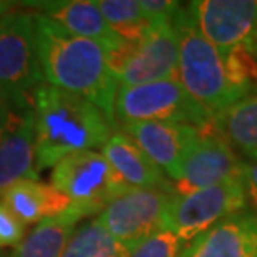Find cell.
I'll return each instance as SVG.
<instances>
[{
    "label": "cell",
    "mask_w": 257,
    "mask_h": 257,
    "mask_svg": "<svg viewBox=\"0 0 257 257\" xmlns=\"http://www.w3.org/2000/svg\"><path fill=\"white\" fill-rule=\"evenodd\" d=\"M34 24L44 82L89 100L117 124L114 102L119 80L109 65L107 49L69 34L44 15H34Z\"/></svg>",
    "instance_id": "cell-1"
},
{
    "label": "cell",
    "mask_w": 257,
    "mask_h": 257,
    "mask_svg": "<svg viewBox=\"0 0 257 257\" xmlns=\"http://www.w3.org/2000/svg\"><path fill=\"white\" fill-rule=\"evenodd\" d=\"M30 107L37 172L54 167L69 154L102 149L115 127L89 100L47 82L34 89Z\"/></svg>",
    "instance_id": "cell-2"
},
{
    "label": "cell",
    "mask_w": 257,
    "mask_h": 257,
    "mask_svg": "<svg viewBox=\"0 0 257 257\" xmlns=\"http://www.w3.org/2000/svg\"><path fill=\"white\" fill-rule=\"evenodd\" d=\"M179 32L177 80L192 99L215 117L247 97L230 82L224 59L189 22L186 7L174 19Z\"/></svg>",
    "instance_id": "cell-3"
},
{
    "label": "cell",
    "mask_w": 257,
    "mask_h": 257,
    "mask_svg": "<svg viewBox=\"0 0 257 257\" xmlns=\"http://www.w3.org/2000/svg\"><path fill=\"white\" fill-rule=\"evenodd\" d=\"M115 122H179L205 131L214 117L197 104L177 79L119 87L114 102Z\"/></svg>",
    "instance_id": "cell-4"
},
{
    "label": "cell",
    "mask_w": 257,
    "mask_h": 257,
    "mask_svg": "<svg viewBox=\"0 0 257 257\" xmlns=\"http://www.w3.org/2000/svg\"><path fill=\"white\" fill-rule=\"evenodd\" d=\"M44 82L34 15L14 12L0 17V90L15 109L30 107L34 89Z\"/></svg>",
    "instance_id": "cell-5"
},
{
    "label": "cell",
    "mask_w": 257,
    "mask_h": 257,
    "mask_svg": "<svg viewBox=\"0 0 257 257\" xmlns=\"http://www.w3.org/2000/svg\"><path fill=\"white\" fill-rule=\"evenodd\" d=\"M112 72L119 87H134L151 82L177 79L179 32L174 20L154 22L141 42H122L107 50Z\"/></svg>",
    "instance_id": "cell-6"
},
{
    "label": "cell",
    "mask_w": 257,
    "mask_h": 257,
    "mask_svg": "<svg viewBox=\"0 0 257 257\" xmlns=\"http://www.w3.org/2000/svg\"><path fill=\"white\" fill-rule=\"evenodd\" d=\"M52 186L72 202L80 217L102 212L127 186L100 152L82 151L65 156L54 166Z\"/></svg>",
    "instance_id": "cell-7"
},
{
    "label": "cell",
    "mask_w": 257,
    "mask_h": 257,
    "mask_svg": "<svg viewBox=\"0 0 257 257\" xmlns=\"http://www.w3.org/2000/svg\"><path fill=\"white\" fill-rule=\"evenodd\" d=\"M245 205L247 186L244 179L227 181L184 195H174L164 229L171 230L187 244L220 220L242 212Z\"/></svg>",
    "instance_id": "cell-8"
},
{
    "label": "cell",
    "mask_w": 257,
    "mask_h": 257,
    "mask_svg": "<svg viewBox=\"0 0 257 257\" xmlns=\"http://www.w3.org/2000/svg\"><path fill=\"white\" fill-rule=\"evenodd\" d=\"M172 189H132L115 195L95 220L127 247L166 227Z\"/></svg>",
    "instance_id": "cell-9"
},
{
    "label": "cell",
    "mask_w": 257,
    "mask_h": 257,
    "mask_svg": "<svg viewBox=\"0 0 257 257\" xmlns=\"http://www.w3.org/2000/svg\"><path fill=\"white\" fill-rule=\"evenodd\" d=\"M186 15L220 57L249 40L257 30L254 0H195L186 7Z\"/></svg>",
    "instance_id": "cell-10"
},
{
    "label": "cell",
    "mask_w": 257,
    "mask_h": 257,
    "mask_svg": "<svg viewBox=\"0 0 257 257\" xmlns=\"http://www.w3.org/2000/svg\"><path fill=\"white\" fill-rule=\"evenodd\" d=\"M244 179V162L212 125L202 131V137L184 159L177 177L171 182L176 195Z\"/></svg>",
    "instance_id": "cell-11"
},
{
    "label": "cell",
    "mask_w": 257,
    "mask_h": 257,
    "mask_svg": "<svg viewBox=\"0 0 257 257\" xmlns=\"http://www.w3.org/2000/svg\"><path fill=\"white\" fill-rule=\"evenodd\" d=\"M120 127L172 181L177 177L184 159L202 137L199 127L179 122H125Z\"/></svg>",
    "instance_id": "cell-12"
},
{
    "label": "cell",
    "mask_w": 257,
    "mask_h": 257,
    "mask_svg": "<svg viewBox=\"0 0 257 257\" xmlns=\"http://www.w3.org/2000/svg\"><path fill=\"white\" fill-rule=\"evenodd\" d=\"M37 181L32 107H12L0 125V195L20 181Z\"/></svg>",
    "instance_id": "cell-13"
},
{
    "label": "cell",
    "mask_w": 257,
    "mask_h": 257,
    "mask_svg": "<svg viewBox=\"0 0 257 257\" xmlns=\"http://www.w3.org/2000/svg\"><path fill=\"white\" fill-rule=\"evenodd\" d=\"M179 257H257V215L239 212L197 235Z\"/></svg>",
    "instance_id": "cell-14"
},
{
    "label": "cell",
    "mask_w": 257,
    "mask_h": 257,
    "mask_svg": "<svg viewBox=\"0 0 257 257\" xmlns=\"http://www.w3.org/2000/svg\"><path fill=\"white\" fill-rule=\"evenodd\" d=\"M100 154L127 187L172 189V184L167 181L161 169L122 131L110 134Z\"/></svg>",
    "instance_id": "cell-15"
},
{
    "label": "cell",
    "mask_w": 257,
    "mask_h": 257,
    "mask_svg": "<svg viewBox=\"0 0 257 257\" xmlns=\"http://www.w3.org/2000/svg\"><path fill=\"white\" fill-rule=\"evenodd\" d=\"M37 9L69 34L95 40L107 50L124 42L102 17L95 0H54L37 4Z\"/></svg>",
    "instance_id": "cell-16"
},
{
    "label": "cell",
    "mask_w": 257,
    "mask_h": 257,
    "mask_svg": "<svg viewBox=\"0 0 257 257\" xmlns=\"http://www.w3.org/2000/svg\"><path fill=\"white\" fill-rule=\"evenodd\" d=\"M2 202L12 210L24 225L39 224L40 220L64 214L72 202L52 184L37 181H20L2 194Z\"/></svg>",
    "instance_id": "cell-17"
},
{
    "label": "cell",
    "mask_w": 257,
    "mask_h": 257,
    "mask_svg": "<svg viewBox=\"0 0 257 257\" xmlns=\"http://www.w3.org/2000/svg\"><path fill=\"white\" fill-rule=\"evenodd\" d=\"M212 128L232 149L257 159V92L235 102L212 120Z\"/></svg>",
    "instance_id": "cell-18"
},
{
    "label": "cell",
    "mask_w": 257,
    "mask_h": 257,
    "mask_svg": "<svg viewBox=\"0 0 257 257\" xmlns=\"http://www.w3.org/2000/svg\"><path fill=\"white\" fill-rule=\"evenodd\" d=\"M80 219V214L70 207L64 214L40 220L10 257H62L65 245Z\"/></svg>",
    "instance_id": "cell-19"
},
{
    "label": "cell",
    "mask_w": 257,
    "mask_h": 257,
    "mask_svg": "<svg viewBox=\"0 0 257 257\" xmlns=\"http://www.w3.org/2000/svg\"><path fill=\"white\" fill-rule=\"evenodd\" d=\"M95 5L112 30L128 44L141 42L154 25L139 0H97Z\"/></svg>",
    "instance_id": "cell-20"
},
{
    "label": "cell",
    "mask_w": 257,
    "mask_h": 257,
    "mask_svg": "<svg viewBox=\"0 0 257 257\" xmlns=\"http://www.w3.org/2000/svg\"><path fill=\"white\" fill-rule=\"evenodd\" d=\"M128 250L97 220H89L72 232L62 257H127Z\"/></svg>",
    "instance_id": "cell-21"
},
{
    "label": "cell",
    "mask_w": 257,
    "mask_h": 257,
    "mask_svg": "<svg viewBox=\"0 0 257 257\" xmlns=\"http://www.w3.org/2000/svg\"><path fill=\"white\" fill-rule=\"evenodd\" d=\"M224 65L230 82L245 95L257 90V57L245 44H240L224 55Z\"/></svg>",
    "instance_id": "cell-22"
},
{
    "label": "cell",
    "mask_w": 257,
    "mask_h": 257,
    "mask_svg": "<svg viewBox=\"0 0 257 257\" xmlns=\"http://www.w3.org/2000/svg\"><path fill=\"white\" fill-rule=\"evenodd\" d=\"M182 249V240L171 230L162 229L132 245L127 257H179Z\"/></svg>",
    "instance_id": "cell-23"
},
{
    "label": "cell",
    "mask_w": 257,
    "mask_h": 257,
    "mask_svg": "<svg viewBox=\"0 0 257 257\" xmlns=\"http://www.w3.org/2000/svg\"><path fill=\"white\" fill-rule=\"evenodd\" d=\"M24 234H25V225L0 200V249L17 247L22 242Z\"/></svg>",
    "instance_id": "cell-24"
},
{
    "label": "cell",
    "mask_w": 257,
    "mask_h": 257,
    "mask_svg": "<svg viewBox=\"0 0 257 257\" xmlns=\"http://www.w3.org/2000/svg\"><path fill=\"white\" fill-rule=\"evenodd\" d=\"M141 9L151 22H167L174 20L181 12V4L172 0H139Z\"/></svg>",
    "instance_id": "cell-25"
},
{
    "label": "cell",
    "mask_w": 257,
    "mask_h": 257,
    "mask_svg": "<svg viewBox=\"0 0 257 257\" xmlns=\"http://www.w3.org/2000/svg\"><path fill=\"white\" fill-rule=\"evenodd\" d=\"M244 182L247 187L257 189V159L244 162Z\"/></svg>",
    "instance_id": "cell-26"
},
{
    "label": "cell",
    "mask_w": 257,
    "mask_h": 257,
    "mask_svg": "<svg viewBox=\"0 0 257 257\" xmlns=\"http://www.w3.org/2000/svg\"><path fill=\"white\" fill-rule=\"evenodd\" d=\"M10 110H12V105H10V102L7 100V97L4 95V92L0 90V125L7 120Z\"/></svg>",
    "instance_id": "cell-27"
},
{
    "label": "cell",
    "mask_w": 257,
    "mask_h": 257,
    "mask_svg": "<svg viewBox=\"0 0 257 257\" xmlns=\"http://www.w3.org/2000/svg\"><path fill=\"white\" fill-rule=\"evenodd\" d=\"M244 44L247 45L250 52H252V54L255 55V57H257V30H255V34L252 35V37H250L249 40H245Z\"/></svg>",
    "instance_id": "cell-28"
},
{
    "label": "cell",
    "mask_w": 257,
    "mask_h": 257,
    "mask_svg": "<svg viewBox=\"0 0 257 257\" xmlns=\"http://www.w3.org/2000/svg\"><path fill=\"white\" fill-rule=\"evenodd\" d=\"M10 7H12V4L10 2H0V17H2L5 12H9Z\"/></svg>",
    "instance_id": "cell-29"
},
{
    "label": "cell",
    "mask_w": 257,
    "mask_h": 257,
    "mask_svg": "<svg viewBox=\"0 0 257 257\" xmlns=\"http://www.w3.org/2000/svg\"><path fill=\"white\" fill-rule=\"evenodd\" d=\"M247 195H250V199L254 200V204H255V207H257V189L247 187Z\"/></svg>",
    "instance_id": "cell-30"
}]
</instances>
